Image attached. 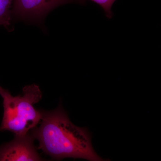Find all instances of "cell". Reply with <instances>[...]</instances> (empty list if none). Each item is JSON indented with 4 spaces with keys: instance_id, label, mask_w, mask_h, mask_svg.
<instances>
[{
    "instance_id": "6da1fadb",
    "label": "cell",
    "mask_w": 161,
    "mask_h": 161,
    "mask_svg": "<svg viewBox=\"0 0 161 161\" xmlns=\"http://www.w3.org/2000/svg\"><path fill=\"white\" fill-rule=\"evenodd\" d=\"M41 112L40 125L31 130L30 135L37 140L38 149L47 155L57 160L67 158L90 161L109 160L96 153L88 130L72 123L61 104L56 109L41 110Z\"/></svg>"
},
{
    "instance_id": "7a4b0ae2",
    "label": "cell",
    "mask_w": 161,
    "mask_h": 161,
    "mask_svg": "<svg viewBox=\"0 0 161 161\" xmlns=\"http://www.w3.org/2000/svg\"><path fill=\"white\" fill-rule=\"evenodd\" d=\"M0 95L3 98L4 108L0 131H10L15 136L26 135L40 122L41 110L34 107L42 98V92L38 86L35 84L26 86L22 95L12 96L5 89Z\"/></svg>"
},
{
    "instance_id": "3957f363",
    "label": "cell",
    "mask_w": 161,
    "mask_h": 161,
    "mask_svg": "<svg viewBox=\"0 0 161 161\" xmlns=\"http://www.w3.org/2000/svg\"><path fill=\"white\" fill-rule=\"evenodd\" d=\"M34 138L29 133L15 136L11 142L0 147V161H42L33 144Z\"/></svg>"
},
{
    "instance_id": "277c9868",
    "label": "cell",
    "mask_w": 161,
    "mask_h": 161,
    "mask_svg": "<svg viewBox=\"0 0 161 161\" xmlns=\"http://www.w3.org/2000/svg\"><path fill=\"white\" fill-rule=\"evenodd\" d=\"M70 3H83L79 0H13L11 14L22 19L40 18L58 6Z\"/></svg>"
},
{
    "instance_id": "5b68a950",
    "label": "cell",
    "mask_w": 161,
    "mask_h": 161,
    "mask_svg": "<svg viewBox=\"0 0 161 161\" xmlns=\"http://www.w3.org/2000/svg\"><path fill=\"white\" fill-rule=\"evenodd\" d=\"M13 0H0V26L8 28L10 25Z\"/></svg>"
},
{
    "instance_id": "8992f818",
    "label": "cell",
    "mask_w": 161,
    "mask_h": 161,
    "mask_svg": "<svg viewBox=\"0 0 161 161\" xmlns=\"http://www.w3.org/2000/svg\"><path fill=\"white\" fill-rule=\"evenodd\" d=\"M82 3H84L86 0H79ZM92 1L102 8L106 16L108 19H111L113 16V13L112 11V7L113 4L116 0H90Z\"/></svg>"
},
{
    "instance_id": "52a82bcc",
    "label": "cell",
    "mask_w": 161,
    "mask_h": 161,
    "mask_svg": "<svg viewBox=\"0 0 161 161\" xmlns=\"http://www.w3.org/2000/svg\"><path fill=\"white\" fill-rule=\"evenodd\" d=\"M4 89H3L2 87H1L0 86V93H1L3 91V90H4Z\"/></svg>"
}]
</instances>
